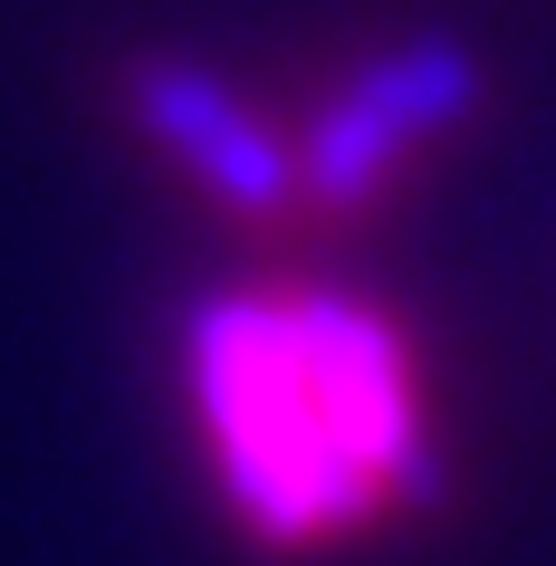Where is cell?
<instances>
[{
    "instance_id": "cell-5",
    "label": "cell",
    "mask_w": 556,
    "mask_h": 566,
    "mask_svg": "<svg viewBox=\"0 0 556 566\" xmlns=\"http://www.w3.org/2000/svg\"><path fill=\"white\" fill-rule=\"evenodd\" d=\"M346 87L375 106L412 154L451 145L470 125L490 116V67L470 39H441V30H412V39H384L365 59H346Z\"/></svg>"
},
{
    "instance_id": "cell-2",
    "label": "cell",
    "mask_w": 556,
    "mask_h": 566,
    "mask_svg": "<svg viewBox=\"0 0 556 566\" xmlns=\"http://www.w3.org/2000/svg\"><path fill=\"white\" fill-rule=\"evenodd\" d=\"M106 106L164 174L250 240H279L307 221L297 202V154H289V116H269L260 96L221 77L192 49H125L106 67Z\"/></svg>"
},
{
    "instance_id": "cell-1",
    "label": "cell",
    "mask_w": 556,
    "mask_h": 566,
    "mask_svg": "<svg viewBox=\"0 0 556 566\" xmlns=\"http://www.w3.org/2000/svg\"><path fill=\"white\" fill-rule=\"evenodd\" d=\"M192 394H202L211 451H221V480H231L250 537L326 547V537H355L384 509V490L326 432L279 289L269 298H211L192 317Z\"/></svg>"
},
{
    "instance_id": "cell-3",
    "label": "cell",
    "mask_w": 556,
    "mask_h": 566,
    "mask_svg": "<svg viewBox=\"0 0 556 566\" xmlns=\"http://www.w3.org/2000/svg\"><path fill=\"white\" fill-rule=\"evenodd\" d=\"M279 307H289L297 365L317 385V413L336 432V451L384 490V509L394 500L432 509L441 500V451H432V422H422L403 327L384 307H365L355 289H279Z\"/></svg>"
},
{
    "instance_id": "cell-4",
    "label": "cell",
    "mask_w": 556,
    "mask_h": 566,
    "mask_svg": "<svg viewBox=\"0 0 556 566\" xmlns=\"http://www.w3.org/2000/svg\"><path fill=\"white\" fill-rule=\"evenodd\" d=\"M289 154H297V202H307V221H365V211H384L412 182V164H422L346 77H326L317 96L289 106Z\"/></svg>"
}]
</instances>
